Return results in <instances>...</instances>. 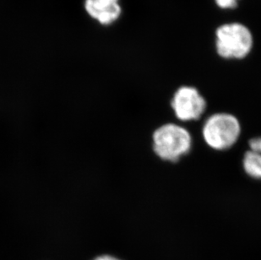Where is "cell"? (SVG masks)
I'll use <instances>...</instances> for the list:
<instances>
[{"mask_svg": "<svg viewBox=\"0 0 261 260\" xmlns=\"http://www.w3.org/2000/svg\"><path fill=\"white\" fill-rule=\"evenodd\" d=\"M192 146V135L180 124L164 123L153 132V151L164 162H178L191 151Z\"/></svg>", "mask_w": 261, "mask_h": 260, "instance_id": "obj_1", "label": "cell"}, {"mask_svg": "<svg viewBox=\"0 0 261 260\" xmlns=\"http://www.w3.org/2000/svg\"><path fill=\"white\" fill-rule=\"evenodd\" d=\"M241 133L240 121L231 113H213L203 123V140L207 146L217 151H225L233 147Z\"/></svg>", "mask_w": 261, "mask_h": 260, "instance_id": "obj_2", "label": "cell"}, {"mask_svg": "<svg viewBox=\"0 0 261 260\" xmlns=\"http://www.w3.org/2000/svg\"><path fill=\"white\" fill-rule=\"evenodd\" d=\"M254 47V37L249 27L239 22L226 23L216 31V50L224 59L241 60Z\"/></svg>", "mask_w": 261, "mask_h": 260, "instance_id": "obj_3", "label": "cell"}, {"mask_svg": "<svg viewBox=\"0 0 261 260\" xmlns=\"http://www.w3.org/2000/svg\"><path fill=\"white\" fill-rule=\"evenodd\" d=\"M171 107L177 120L184 123L201 118L207 108L206 100L195 86H180L173 94Z\"/></svg>", "mask_w": 261, "mask_h": 260, "instance_id": "obj_4", "label": "cell"}, {"mask_svg": "<svg viewBox=\"0 0 261 260\" xmlns=\"http://www.w3.org/2000/svg\"><path fill=\"white\" fill-rule=\"evenodd\" d=\"M85 10L92 19L102 25L116 22L122 14L120 0H86Z\"/></svg>", "mask_w": 261, "mask_h": 260, "instance_id": "obj_5", "label": "cell"}, {"mask_svg": "<svg viewBox=\"0 0 261 260\" xmlns=\"http://www.w3.org/2000/svg\"><path fill=\"white\" fill-rule=\"evenodd\" d=\"M243 169L249 177L261 180V136L252 138L243 157Z\"/></svg>", "mask_w": 261, "mask_h": 260, "instance_id": "obj_6", "label": "cell"}, {"mask_svg": "<svg viewBox=\"0 0 261 260\" xmlns=\"http://www.w3.org/2000/svg\"><path fill=\"white\" fill-rule=\"evenodd\" d=\"M241 0H215L216 5L222 10H233Z\"/></svg>", "mask_w": 261, "mask_h": 260, "instance_id": "obj_7", "label": "cell"}, {"mask_svg": "<svg viewBox=\"0 0 261 260\" xmlns=\"http://www.w3.org/2000/svg\"><path fill=\"white\" fill-rule=\"evenodd\" d=\"M93 260H121L119 258H116V257H114V256L112 255H107V254H104V255L98 256V257H96V258H94Z\"/></svg>", "mask_w": 261, "mask_h": 260, "instance_id": "obj_8", "label": "cell"}]
</instances>
